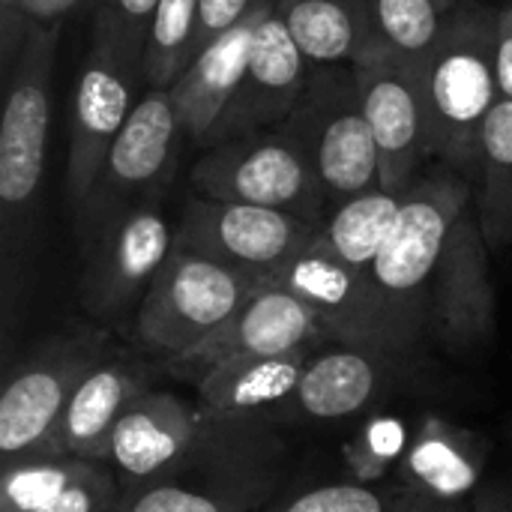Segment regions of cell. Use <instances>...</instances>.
I'll return each instance as SVG.
<instances>
[{
  "mask_svg": "<svg viewBox=\"0 0 512 512\" xmlns=\"http://www.w3.org/2000/svg\"><path fill=\"white\" fill-rule=\"evenodd\" d=\"M399 357L393 351L375 348H336L309 357L297 390L264 414L303 417V420H342L366 411L372 402L387 396Z\"/></svg>",
  "mask_w": 512,
  "mask_h": 512,
  "instance_id": "d6986e66",
  "label": "cell"
},
{
  "mask_svg": "<svg viewBox=\"0 0 512 512\" xmlns=\"http://www.w3.org/2000/svg\"><path fill=\"white\" fill-rule=\"evenodd\" d=\"M60 24H30L12 72L3 78L0 114V324L3 342L24 309L39 240L42 180L54 105V54Z\"/></svg>",
  "mask_w": 512,
  "mask_h": 512,
  "instance_id": "6da1fadb",
  "label": "cell"
},
{
  "mask_svg": "<svg viewBox=\"0 0 512 512\" xmlns=\"http://www.w3.org/2000/svg\"><path fill=\"white\" fill-rule=\"evenodd\" d=\"M312 354L315 351H294L279 357H240L216 366L195 384L198 417L204 423H225L249 420L252 414L270 411L297 390Z\"/></svg>",
  "mask_w": 512,
  "mask_h": 512,
  "instance_id": "603a6c76",
  "label": "cell"
},
{
  "mask_svg": "<svg viewBox=\"0 0 512 512\" xmlns=\"http://www.w3.org/2000/svg\"><path fill=\"white\" fill-rule=\"evenodd\" d=\"M198 408L168 390H150L126 405L105 444V465L132 486L171 474L201 438Z\"/></svg>",
  "mask_w": 512,
  "mask_h": 512,
  "instance_id": "ac0fdd59",
  "label": "cell"
},
{
  "mask_svg": "<svg viewBox=\"0 0 512 512\" xmlns=\"http://www.w3.org/2000/svg\"><path fill=\"white\" fill-rule=\"evenodd\" d=\"M402 201L405 192H390L381 186L333 207L321 225L315 246L369 276L378 252L384 249L387 237L399 222Z\"/></svg>",
  "mask_w": 512,
  "mask_h": 512,
  "instance_id": "484cf974",
  "label": "cell"
},
{
  "mask_svg": "<svg viewBox=\"0 0 512 512\" xmlns=\"http://www.w3.org/2000/svg\"><path fill=\"white\" fill-rule=\"evenodd\" d=\"M261 279L237 273L195 252L171 249L168 261L147 288L135 327V351L174 360L213 336L252 297Z\"/></svg>",
  "mask_w": 512,
  "mask_h": 512,
  "instance_id": "ba28073f",
  "label": "cell"
},
{
  "mask_svg": "<svg viewBox=\"0 0 512 512\" xmlns=\"http://www.w3.org/2000/svg\"><path fill=\"white\" fill-rule=\"evenodd\" d=\"M279 126L306 153L330 210L381 189V156L351 63L312 69L297 108Z\"/></svg>",
  "mask_w": 512,
  "mask_h": 512,
  "instance_id": "8992f818",
  "label": "cell"
},
{
  "mask_svg": "<svg viewBox=\"0 0 512 512\" xmlns=\"http://www.w3.org/2000/svg\"><path fill=\"white\" fill-rule=\"evenodd\" d=\"M30 21L24 15V0H0V72L3 78L12 72L21 45L27 39Z\"/></svg>",
  "mask_w": 512,
  "mask_h": 512,
  "instance_id": "836d02e7",
  "label": "cell"
},
{
  "mask_svg": "<svg viewBox=\"0 0 512 512\" xmlns=\"http://www.w3.org/2000/svg\"><path fill=\"white\" fill-rule=\"evenodd\" d=\"M471 201L474 183L465 174L447 165L420 174L405 189L399 222L369 270L372 288L408 345H414L420 330L429 327L432 279L447 240Z\"/></svg>",
  "mask_w": 512,
  "mask_h": 512,
  "instance_id": "3957f363",
  "label": "cell"
},
{
  "mask_svg": "<svg viewBox=\"0 0 512 512\" xmlns=\"http://www.w3.org/2000/svg\"><path fill=\"white\" fill-rule=\"evenodd\" d=\"M81 0H24V15L33 24H60L69 9H75Z\"/></svg>",
  "mask_w": 512,
  "mask_h": 512,
  "instance_id": "8d00e7d4",
  "label": "cell"
},
{
  "mask_svg": "<svg viewBox=\"0 0 512 512\" xmlns=\"http://www.w3.org/2000/svg\"><path fill=\"white\" fill-rule=\"evenodd\" d=\"M264 441L267 435L246 420L204 423L192 453L171 474L132 492L120 512L258 510L270 489Z\"/></svg>",
  "mask_w": 512,
  "mask_h": 512,
  "instance_id": "52a82bcc",
  "label": "cell"
},
{
  "mask_svg": "<svg viewBox=\"0 0 512 512\" xmlns=\"http://www.w3.org/2000/svg\"><path fill=\"white\" fill-rule=\"evenodd\" d=\"M276 0H201V30H198V51L213 42L216 36L228 33L231 27L243 24L261 6H273Z\"/></svg>",
  "mask_w": 512,
  "mask_h": 512,
  "instance_id": "d6a6232c",
  "label": "cell"
},
{
  "mask_svg": "<svg viewBox=\"0 0 512 512\" xmlns=\"http://www.w3.org/2000/svg\"><path fill=\"white\" fill-rule=\"evenodd\" d=\"M273 512H435L408 489H378L372 483H333L312 489Z\"/></svg>",
  "mask_w": 512,
  "mask_h": 512,
  "instance_id": "f546056e",
  "label": "cell"
},
{
  "mask_svg": "<svg viewBox=\"0 0 512 512\" xmlns=\"http://www.w3.org/2000/svg\"><path fill=\"white\" fill-rule=\"evenodd\" d=\"M165 372L162 360L141 351H114L102 360L72 396L57 435V453L105 465V444L129 402L153 390Z\"/></svg>",
  "mask_w": 512,
  "mask_h": 512,
  "instance_id": "ffe728a7",
  "label": "cell"
},
{
  "mask_svg": "<svg viewBox=\"0 0 512 512\" xmlns=\"http://www.w3.org/2000/svg\"><path fill=\"white\" fill-rule=\"evenodd\" d=\"M261 282L294 294L336 345L393 354H408L411 348L396 330L378 291L372 288V279L321 252L315 243Z\"/></svg>",
  "mask_w": 512,
  "mask_h": 512,
  "instance_id": "5bb4252c",
  "label": "cell"
},
{
  "mask_svg": "<svg viewBox=\"0 0 512 512\" xmlns=\"http://www.w3.org/2000/svg\"><path fill=\"white\" fill-rule=\"evenodd\" d=\"M273 12L312 69L354 63L375 42L369 0H276Z\"/></svg>",
  "mask_w": 512,
  "mask_h": 512,
  "instance_id": "cb8c5ba5",
  "label": "cell"
},
{
  "mask_svg": "<svg viewBox=\"0 0 512 512\" xmlns=\"http://www.w3.org/2000/svg\"><path fill=\"white\" fill-rule=\"evenodd\" d=\"M495 33L498 6L462 0L444 15V27L417 63L429 156L468 180L477 171L480 132L495 108Z\"/></svg>",
  "mask_w": 512,
  "mask_h": 512,
  "instance_id": "7a4b0ae2",
  "label": "cell"
},
{
  "mask_svg": "<svg viewBox=\"0 0 512 512\" xmlns=\"http://www.w3.org/2000/svg\"><path fill=\"white\" fill-rule=\"evenodd\" d=\"M99 6L108 9L135 39L147 45V30H150L159 0H99Z\"/></svg>",
  "mask_w": 512,
  "mask_h": 512,
  "instance_id": "d590c367",
  "label": "cell"
},
{
  "mask_svg": "<svg viewBox=\"0 0 512 512\" xmlns=\"http://www.w3.org/2000/svg\"><path fill=\"white\" fill-rule=\"evenodd\" d=\"M501 6H512V0H504V3H501Z\"/></svg>",
  "mask_w": 512,
  "mask_h": 512,
  "instance_id": "60d3db41",
  "label": "cell"
},
{
  "mask_svg": "<svg viewBox=\"0 0 512 512\" xmlns=\"http://www.w3.org/2000/svg\"><path fill=\"white\" fill-rule=\"evenodd\" d=\"M309 75L312 63L270 6L255 27L240 87L234 90L201 150L285 123L297 108Z\"/></svg>",
  "mask_w": 512,
  "mask_h": 512,
  "instance_id": "e0dca14e",
  "label": "cell"
},
{
  "mask_svg": "<svg viewBox=\"0 0 512 512\" xmlns=\"http://www.w3.org/2000/svg\"><path fill=\"white\" fill-rule=\"evenodd\" d=\"M474 210L492 255L512 246V102L498 99L489 111L474 171Z\"/></svg>",
  "mask_w": 512,
  "mask_h": 512,
  "instance_id": "d4e9b609",
  "label": "cell"
},
{
  "mask_svg": "<svg viewBox=\"0 0 512 512\" xmlns=\"http://www.w3.org/2000/svg\"><path fill=\"white\" fill-rule=\"evenodd\" d=\"M477 512H512V492L489 489L477 498Z\"/></svg>",
  "mask_w": 512,
  "mask_h": 512,
  "instance_id": "74e56055",
  "label": "cell"
},
{
  "mask_svg": "<svg viewBox=\"0 0 512 512\" xmlns=\"http://www.w3.org/2000/svg\"><path fill=\"white\" fill-rule=\"evenodd\" d=\"M489 246L471 207L459 216L429 291V330L453 354H471L495 336V285Z\"/></svg>",
  "mask_w": 512,
  "mask_h": 512,
  "instance_id": "2e32d148",
  "label": "cell"
},
{
  "mask_svg": "<svg viewBox=\"0 0 512 512\" xmlns=\"http://www.w3.org/2000/svg\"><path fill=\"white\" fill-rule=\"evenodd\" d=\"M81 249V303L93 321H108L147 294L174 249V222L162 201H144L81 237Z\"/></svg>",
  "mask_w": 512,
  "mask_h": 512,
  "instance_id": "7c38bea8",
  "label": "cell"
},
{
  "mask_svg": "<svg viewBox=\"0 0 512 512\" xmlns=\"http://www.w3.org/2000/svg\"><path fill=\"white\" fill-rule=\"evenodd\" d=\"M201 0H159L147 30L144 78L147 87H171L198 54Z\"/></svg>",
  "mask_w": 512,
  "mask_h": 512,
  "instance_id": "4316f807",
  "label": "cell"
},
{
  "mask_svg": "<svg viewBox=\"0 0 512 512\" xmlns=\"http://www.w3.org/2000/svg\"><path fill=\"white\" fill-rule=\"evenodd\" d=\"M459 3H462V0H438V6H441L444 12H450V9H453V6H459Z\"/></svg>",
  "mask_w": 512,
  "mask_h": 512,
  "instance_id": "f35d334b",
  "label": "cell"
},
{
  "mask_svg": "<svg viewBox=\"0 0 512 512\" xmlns=\"http://www.w3.org/2000/svg\"><path fill=\"white\" fill-rule=\"evenodd\" d=\"M351 66L378 144L381 186L405 192L423 174V165L432 162L420 69L414 60H405L381 42L363 48Z\"/></svg>",
  "mask_w": 512,
  "mask_h": 512,
  "instance_id": "4fadbf2b",
  "label": "cell"
},
{
  "mask_svg": "<svg viewBox=\"0 0 512 512\" xmlns=\"http://www.w3.org/2000/svg\"><path fill=\"white\" fill-rule=\"evenodd\" d=\"M408 444V432L396 417H375L345 447V459L357 483H375L396 462H402Z\"/></svg>",
  "mask_w": 512,
  "mask_h": 512,
  "instance_id": "4dcf8cb0",
  "label": "cell"
},
{
  "mask_svg": "<svg viewBox=\"0 0 512 512\" xmlns=\"http://www.w3.org/2000/svg\"><path fill=\"white\" fill-rule=\"evenodd\" d=\"M267 9L270 6H261L243 24H237L228 33L207 42L192 57V63L180 72V78L168 87L171 102L180 114V123H183L192 147H204L207 135L213 132L222 111L228 108L234 90L240 87L255 27Z\"/></svg>",
  "mask_w": 512,
  "mask_h": 512,
  "instance_id": "44dd1931",
  "label": "cell"
},
{
  "mask_svg": "<svg viewBox=\"0 0 512 512\" xmlns=\"http://www.w3.org/2000/svg\"><path fill=\"white\" fill-rule=\"evenodd\" d=\"M189 186L201 198L273 207L315 225H324L330 213L306 153L282 126L201 150Z\"/></svg>",
  "mask_w": 512,
  "mask_h": 512,
  "instance_id": "9c48e42d",
  "label": "cell"
},
{
  "mask_svg": "<svg viewBox=\"0 0 512 512\" xmlns=\"http://www.w3.org/2000/svg\"><path fill=\"white\" fill-rule=\"evenodd\" d=\"M324 342H330L324 327L294 294L279 285L261 282L237 309V315L228 318L213 336L174 360H162V366L168 375L186 384H198L204 375L228 360L315 351Z\"/></svg>",
  "mask_w": 512,
  "mask_h": 512,
  "instance_id": "9a60e30c",
  "label": "cell"
},
{
  "mask_svg": "<svg viewBox=\"0 0 512 512\" xmlns=\"http://www.w3.org/2000/svg\"><path fill=\"white\" fill-rule=\"evenodd\" d=\"M468 3H486V6H489L492 0H468Z\"/></svg>",
  "mask_w": 512,
  "mask_h": 512,
  "instance_id": "ab89813d",
  "label": "cell"
},
{
  "mask_svg": "<svg viewBox=\"0 0 512 512\" xmlns=\"http://www.w3.org/2000/svg\"><path fill=\"white\" fill-rule=\"evenodd\" d=\"M114 351L111 333L96 321H75L45 336L3 384L0 459L57 453L60 423L72 396Z\"/></svg>",
  "mask_w": 512,
  "mask_h": 512,
  "instance_id": "5b68a950",
  "label": "cell"
},
{
  "mask_svg": "<svg viewBox=\"0 0 512 512\" xmlns=\"http://www.w3.org/2000/svg\"><path fill=\"white\" fill-rule=\"evenodd\" d=\"M318 234L321 225L285 210L189 195L174 222V249L267 279L282 264L306 252Z\"/></svg>",
  "mask_w": 512,
  "mask_h": 512,
  "instance_id": "8fae6325",
  "label": "cell"
},
{
  "mask_svg": "<svg viewBox=\"0 0 512 512\" xmlns=\"http://www.w3.org/2000/svg\"><path fill=\"white\" fill-rule=\"evenodd\" d=\"M495 81H498V96L512 102V6H498Z\"/></svg>",
  "mask_w": 512,
  "mask_h": 512,
  "instance_id": "e575fe53",
  "label": "cell"
},
{
  "mask_svg": "<svg viewBox=\"0 0 512 512\" xmlns=\"http://www.w3.org/2000/svg\"><path fill=\"white\" fill-rule=\"evenodd\" d=\"M99 462L75 456L36 453L3 462L0 471V512H36L51 504L72 483L87 477Z\"/></svg>",
  "mask_w": 512,
  "mask_h": 512,
  "instance_id": "83f0119b",
  "label": "cell"
},
{
  "mask_svg": "<svg viewBox=\"0 0 512 512\" xmlns=\"http://www.w3.org/2000/svg\"><path fill=\"white\" fill-rule=\"evenodd\" d=\"M186 147L189 135L168 87H147L114 138L96 186L75 210L78 234H93L135 204L165 201Z\"/></svg>",
  "mask_w": 512,
  "mask_h": 512,
  "instance_id": "30bf717a",
  "label": "cell"
},
{
  "mask_svg": "<svg viewBox=\"0 0 512 512\" xmlns=\"http://www.w3.org/2000/svg\"><path fill=\"white\" fill-rule=\"evenodd\" d=\"M144 48L147 45L135 39L108 9L96 6L69 117L63 195L72 213L87 201L114 138L126 126L138 96L147 90Z\"/></svg>",
  "mask_w": 512,
  "mask_h": 512,
  "instance_id": "277c9868",
  "label": "cell"
},
{
  "mask_svg": "<svg viewBox=\"0 0 512 512\" xmlns=\"http://www.w3.org/2000/svg\"><path fill=\"white\" fill-rule=\"evenodd\" d=\"M486 468V441L444 417H426L411 438L399 477L402 489L429 504H453L474 492Z\"/></svg>",
  "mask_w": 512,
  "mask_h": 512,
  "instance_id": "7402d4cb",
  "label": "cell"
},
{
  "mask_svg": "<svg viewBox=\"0 0 512 512\" xmlns=\"http://www.w3.org/2000/svg\"><path fill=\"white\" fill-rule=\"evenodd\" d=\"M375 42L420 63L435 45L444 27V9L438 0H369Z\"/></svg>",
  "mask_w": 512,
  "mask_h": 512,
  "instance_id": "f1b7e54d",
  "label": "cell"
},
{
  "mask_svg": "<svg viewBox=\"0 0 512 512\" xmlns=\"http://www.w3.org/2000/svg\"><path fill=\"white\" fill-rule=\"evenodd\" d=\"M123 492L108 471V465H96L87 477L72 483L66 492H60L51 504L36 512H120Z\"/></svg>",
  "mask_w": 512,
  "mask_h": 512,
  "instance_id": "1f68e13d",
  "label": "cell"
}]
</instances>
